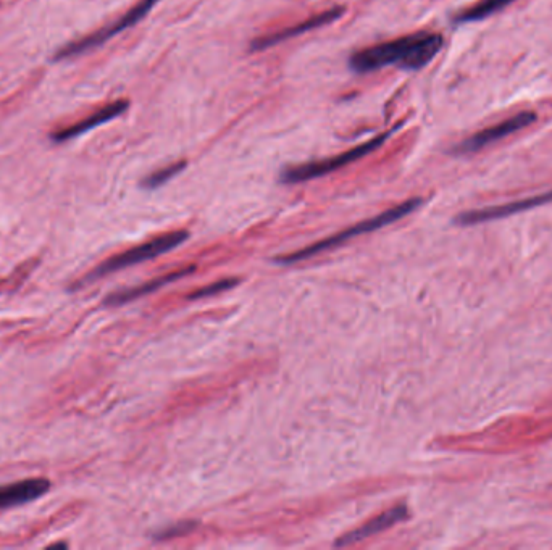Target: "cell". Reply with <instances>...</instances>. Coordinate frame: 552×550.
I'll return each instance as SVG.
<instances>
[{
    "label": "cell",
    "instance_id": "11",
    "mask_svg": "<svg viewBox=\"0 0 552 550\" xmlns=\"http://www.w3.org/2000/svg\"><path fill=\"white\" fill-rule=\"evenodd\" d=\"M409 517L406 505H398L389 509L388 512L383 513L380 517L373 518V520L365 523L359 530L351 531V533L344 534L343 538H339L336 541L335 546H351L356 542L364 541V539L370 538L373 534L381 533V531L388 530L391 526L398 525L399 521H404Z\"/></svg>",
    "mask_w": 552,
    "mask_h": 550
},
{
    "label": "cell",
    "instance_id": "16",
    "mask_svg": "<svg viewBox=\"0 0 552 550\" xmlns=\"http://www.w3.org/2000/svg\"><path fill=\"white\" fill-rule=\"evenodd\" d=\"M196 526V521H183V523H176V525L168 526L167 530L160 531V533L155 534V539L165 541V539L178 538V536H183V534L191 533Z\"/></svg>",
    "mask_w": 552,
    "mask_h": 550
},
{
    "label": "cell",
    "instance_id": "5",
    "mask_svg": "<svg viewBox=\"0 0 552 550\" xmlns=\"http://www.w3.org/2000/svg\"><path fill=\"white\" fill-rule=\"evenodd\" d=\"M159 2L160 0H139L138 4L131 7L128 12L123 13L122 17L113 21L110 25L104 26L96 33L89 34L86 38L78 39V41L70 42L67 46L62 47L55 55V60L70 59V57H76V55L84 54L88 50L102 46L113 36L123 33L131 26L138 25L139 21L144 20Z\"/></svg>",
    "mask_w": 552,
    "mask_h": 550
},
{
    "label": "cell",
    "instance_id": "12",
    "mask_svg": "<svg viewBox=\"0 0 552 550\" xmlns=\"http://www.w3.org/2000/svg\"><path fill=\"white\" fill-rule=\"evenodd\" d=\"M194 267L186 268V270L176 271V273H170V275L162 276V278H157V280L149 281V283L141 284L138 288L125 289V291L113 292L112 296L105 299V304L107 305H123L126 302H131V300L139 299V297L146 296V294H151V292L157 291V289L162 288L165 284L172 283V281L180 280L183 276L193 273Z\"/></svg>",
    "mask_w": 552,
    "mask_h": 550
},
{
    "label": "cell",
    "instance_id": "1",
    "mask_svg": "<svg viewBox=\"0 0 552 550\" xmlns=\"http://www.w3.org/2000/svg\"><path fill=\"white\" fill-rule=\"evenodd\" d=\"M443 36L431 31L407 34L393 41L378 42L357 50L349 57V68L365 75L398 65L402 70H422L443 49Z\"/></svg>",
    "mask_w": 552,
    "mask_h": 550
},
{
    "label": "cell",
    "instance_id": "9",
    "mask_svg": "<svg viewBox=\"0 0 552 550\" xmlns=\"http://www.w3.org/2000/svg\"><path fill=\"white\" fill-rule=\"evenodd\" d=\"M49 489H51V481L46 478H30V480L0 486V512L33 502L44 496Z\"/></svg>",
    "mask_w": 552,
    "mask_h": 550
},
{
    "label": "cell",
    "instance_id": "10",
    "mask_svg": "<svg viewBox=\"0 0 552 550\" xmlns=\"http://www.w3.org/2000/svg\"><path fill=\"white\" fill-rule=\"evenodd\" d=\"M128 107H130V102H128V100H117V102H112V104L105 105L101 110H97V112L92 113V115L84 118V120L78 121L75 125L68 126L65 130L57 131V133L52 136V139H54L55 142H63L68 141V139L76 138V136H81V134L94 130L97 126L104 125V123H109V121L120 117L122 113L128 110Z\"/></svg>",
    "mask_w": 552,
    "mask_h": 550
},
{
    "label": "cell",
    "instance_id": "4",
    "mask_svg": "<svg viewBox=\"0 0 552 550\" xmlns=\"http://www.w3.org/2000/svg\"><path fill=\"white\" fill-rule=\"evenodd\" d=\"M188 239L186 231H173V233L162 234L159 238L152 241L144 242L141 246L133 247L126 250L123 254L115 255L112 259L105 260L96 270L91 271L81 284L92 283V281L101 280L102 276L112 275L117 271L125 270V268L133 267L138 263L146 262V260L155 259L159 255H164L168 250L176 249Z\"/></svg>",
    "mask_w": 552,
    "mask_h": 550
},
{
    "label": "cell",
    "instance_id": "7",
    "mask_svg": "<svg viewBox=\"0 0 552 550\" xmlns=\"http://www.w3.org/2000/svg\"><path fill=\"white\" fill-rule=\"evenodd\" d=\"M551 202L552 191L544 192V194L517 200V202H511V204L460 213L459 217L456 218V223L460 226H472L478 225V223H486V221L501 220V218L511 217L515 213L527 212V210L536 209V207L551 204Z\"/></svg>",
    "mask_w": 552,
    "mask_h": 550
},
{
    "label": "cell",
    "instance_id": "15",
    "mask_svg": "<svg viewBox=\"0 0 552 550\" xmlns=\"http://www.w3.org/2000/svg\"><path fill=\"white\" fill-rule=\"evenodd\" d=\"M236 284H238V280H235V278L217 281V283L210 284V286L197 289V291H194V294L189 296V299H202V297L215 296V294H220V292L230 291L231 288H235Z\"/></svg>",
    "mask_w": 552,
    "mask_h": 550
},
{
    "label": "cell",
    "instance_id": "14",
    "mask_svg": "<svg viewBox=\"0 0 552 550\" xmlns=\"http://www.w3.org/2000/svg\"><path fill=\"white\" fill-rule=\"evenodd\" d=\"M188 162L186 160H180V162L172 163V165H167V167L160 168V170L154 171L151 175L144 178L143 186L144 189H157L160 186H164L168 181L173 180L176 175H180L181 171L186 168Z\"/></svg>",
    "mask_w": 552,
    "mask_h": 550
},
{
    "label": "cell",
    "instance_id": "6",
    "mask_svg": "<svg viewBox=\"0 0 552 550\" xmlns=\"http://www.w3.org/2000/svg\"><path fill=\"white\" fill-rule=\"evenodd\" d=\"M535 120L536 115L533 112L517 113L514 117L507 118V120L501 121L498 125L478 131L477 134H473L469 139L460 142L456 152H459V154H473V152H478V150L491 146L494 142L509 138L511 134L517 133V131L523 130V128H527V126L535 123Z\"/></svg>",
    "mask_w": 552,
    "mask_h": 550
},
{
    "label": "cell",
    "instance_id": "2",
    "mask_svg": "<svg viewBox=\"0 0 552 550\" xmlns=\"http://www.w3.org/2000/svg\"><path fill=\"white\" fill-rule=\"evenodd\" d=\"M422 202V199L406 200V202L396 205L393 209H388L386 212L380 213L377 217L360 221V223L351 226L348 230L341 231V233L335 234V236H331V238L322 239V241H318L314 246L296 250L293 254L283 255V257H280L276 262L289 265V263L312 259L315 255H320L323 254V252H327V250L343 246L346 242L351 241L352 238H357V236H362V234L373 233V231L381 230V228H385V226L393 225L396 221L407 217V215H410L414 210L419 209Z\"/></svg>",
    "mask_w": 552,
    "mask_h": 550
},
{
    "label": "cell",
    "instance_id": "3",
    "mask_svg": "<svg viewBox=\"0 0 552 550\" xmlns=\"http://www.w3.org/2000/svg\"><path fill=\"white\" fill-rule=\"evenodd\" d=\"M391 134H393L391 130L383 134H378L375 138L368 139V141L362 142L359 146L352 147V149L346 150L343 154L335 155V157H330V159L315 160V162L301 163V165H294V167H286L285 170L281 171L280 181L285 184H299L331 175V173H335V171L341 170V168L348 167L351 163L359 162V160L375 152L378 147L385 144L386 139H388Z\"/></svg>",
    "mask_w": 552,
    "mask_h": 550
},
{
    "label": "cell",
    "instance_id": "13",
    "mask_svg": "<svg viewBox=\"0 0 552 550\" xmlns=\"http://www.w3.org/2000/svg\"><path fill=\"white\" fill-rule=\"evenodd\" d=\"M515 0H480L469 9L460 12L456 17L457 23H469V21H480L491 17L494 13L501 12L509 5L514 4Z\"/></svg>",
    "mask_w": 552,
    "mask_h": 550
},
{
    "label": "cell",
    "instance_id": "8",
    "mask_svg": "<svg viewBox=\"0 0 552 550\" xmlns=\"http://www.w3.org/2000/svg\"><path fill=\"white\" fill-rule=\"evenodd\" d=\"M343 13L344 7H335V9L317 13L314 17L307 18L306 21L289 26V28L278 31V33L267 34V36H260V38L254 39L251 42V46H249V50L251 52H259V50L270 49V47L276 46V44L289 41L291 38H297V36L309 33V31L318 30L322 26L330 25L333 21L343 17Z\"/></svg>",
    "mask_w": 552,
    "mask_h": 550
}]
</instances>
